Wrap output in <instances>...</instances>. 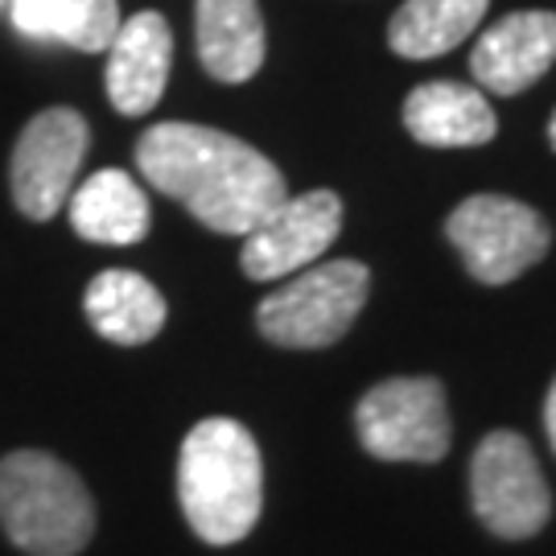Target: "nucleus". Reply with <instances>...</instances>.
<instances>
[{
  "instance_id": "nucleus-15",
  "label": "nucleus",
  "mask_w": 556,
  "mask_h": 556,
  "mask_svg": "<svg viewBox=\"0 0 556 556\" xmlns=\"http://www.w3.org/2000/svg\"><path fill=\"white\" fill-rule=\"evenodd\" d=\"M75 236L108 248H128L149 236V199L124 169H100L71 194Z\"/></svg>"
},
{
  "instance_id": "nucleus-4",
  "label": "nucleus",
  "mask_w": 556,
  "mask_h": 556,
  "mask_svg": "<svg viewBox=\"0 0 556 556\" xmlns=\"http://www.w3.org/2000/svg\"><path fill=\"white\" fill-rule=\"evenodd\" d=\"M371 273L358 260H330L293 273L289 285L260 301L256 326L273 346L321 351L346 334L367 305Z\"/></svg>"
},
{
  "instance_id": "nucleus-2",
  "label": "nucleus",
  "mask_w": 556,
  "mask_h": 556,
  "mask_svg": "<svg viewBox=\"0 0 556 556\" xmlns=\"http://www.w3.org/2000/svg\"><path fill=\"white\" fill-rule=\"evenodd\" d=\"M181 516L206 544H239L264 507V462L256 438L231 417L199 420L178 454Z\"/></svg>"
},
{
  "instance_id": "nucleus-11",
  "label": "nucleus",
  "mask_w": 556,
  "mask_h": 556,
  "mask_svg": "<svg viewBox=\"0 0 556 556\" xmlns=\"http://www.w3.org/2000/svg\"><path fill=\"white\" fill-rule=\"evenodd\" d=\"M556 62V13L519 9L495 21L470 54V75L495 96H519Z\"/></svg>"
},
{
  "instance_id": "nucleus-9",
  "label": "nucleus",
  "mask_w": 556,
  "mask_h": 556,
  "mask_svg": "<svg viewBox=\"0 0 556 556\" xmlns=\"http://www.w3.org/2000/svg\"><path fill=\"white\" fill-rule=\"evenodd\" d=\"M342 231V199L334 190H309L285 199L243 236L239 268L252 280H280L318 264Z\"/></svg>"
},
{
  "instance_id": "nucleus-18",
  "label": "nucleus",
  "mask_w": 556,
  "mask_h": 556,
  "mask_svg": "<svg viewBox=\"0 0 556 556\" xmlns=\"http://www.w3.org/2000/svg\"><path fill=\"white\" fill-rule=\"evenodd\" d=\"M544 429H548V441H553L556 450V379L553 388H548V400H544Z\"/></svg>"
},
{
  "instance_id": "nucleus-5",
  "label": "nucleus",
  "mask_w": 556,
  "mask_h": 556,
  "mask_svg": "<svg viewBox=\"0 0 556 556\" xmlns=\"http://www.w3.org/2000/svg\"><path fill=\"white\" fill-rule=\"evenodd\" d=\"M355 429L379 462H441L450 454L445 388L429 376L383 379L358 400Z\"/></svg>"
},
{
  "instance_id": "nucleus-16",
  "label": "nucleus",
  "mask_w": 556,
  "mask_h": 556,
  "mask_svg": "<svg viewBox=\"0 0 556 556\" xmlns=\"http://www.w3.org/2000/svg\"><path fill=\"white\" fill-rule=\"evenodd\" d=\"M491 0H404L388 25V46L400 59H441L457 50L486 17Z\"/></svg>"
},
{
  "instance_id": "nucleus-13",
  "label": "nucleus",
  "mask_w": 556,
  "mask_h": 556,
  "mask_svg": "<svg viewBox=\"0 0 556 556\" xmlns=\"http://www.w3.org/2000/svg\"><path fill=\"white\" fill-rule=\"evenodd\" d=\"M404 128L429 149H475L495 137L498 119L478 87L438 79L420 83L404 100Z\"/></svg>"
},
{
  "instance_id": "nucleus-14",
  "label": "nucleus",
  "mask_w": 556,
  "mask_h": 556,
  "mask_svg": "<svg viewBox=\"0 0 556 556\" xmlns=\"http://www.w3.org/2000/svg\"><path fill=\"white\" fill-rule=\"evenodd\" d=\"M83 309H87L91 330L116 346H140V342L157 338L165 314H169L157 285L128 268H108L91 280Z\"/></svg>"
},
{
  "instance_id": "nucleus-7",
  "label": "nucleus",
  "mask_w": 556,
  "mask_h": 556,
  "mask_svg": "<svg viewBox=\"0 0 556 556\" xmlns=\"http://www.w3.org/2000/svg\"><path fill=\"white\" fill-rule=\"evenodd\" d=\"M470 498L478 519L498 540L536 536L553 516V495L540 475L536 454L511 429H498L478 441L470 462Z\"/></svg>"
},
{
  "instance_id": "nucleus-19",
  "label": "nucleus",
  "mask_w": 556,
  "mask_h": 556,
  "mask_svg": "<svg viewBox=\"0 0 556 556\" xmlns=\"http://www.w3.org/2000/svg\"><path fill=\"white\" fill-rule=\"evenodd\" d=\"M548 140H553V149H556V112H553V119H548Z\"/></svg>"
},
{
  "instance_id": "nucleus-6",
  "label": "nucleus",
  "mask_w": 556,
  "mask_h": 556,
  "mask_svg": "<svg viewBox=\"0 0 556 556\" xmlns=\"http://www.w3.org/2000/svg\"><path fill=\"white\" fill-rule=\"evenodd\" d=\"M445 236L457 248L470 277L482 285H511L548 256V223L532 206L503 194H475L457 202L445 219Z\"/></svg>"
},
{
  "instance_id": "nucleus-1",
  "label": "nucleus",
  "mask_w": 556,
  "mask_h": 556,
  "mask_svg": "<svg viewBox=\"0 0 556 556\" xmlns=\"http://www.w3.org/2000/svg\"><path fill=\"white\" fill-rule=\"evenodd\" d=\"M137 169L219 236H248L289 199L280 169L260 149L206 124H153L137 140Z\"/></svg>"
},
{
  "instance_id": "nucleus-8",
  "label": "nucleus",
  "mask_w": 556,
  "mask_h": 556,
  "mask_svg": "<svg viewBox=\"0 0 556 556\" xmlns=\"http://www.w3.org/2000/svg\"><path fill=\"white\" fill-rule=\"evenodd\" d=\"M87 144L91 128L75 108H46L21 128L9 161V190L25 219L46 223L59 215Z\"/></svg>"
},
{
  "instance_id": "nucleus-12",
  "label": "nucleus",
  "mask_w": 556,
  "mask_h": 556,
  "mask_svg": "<svg viewBox=\"0 0 556 556\" xmlns=\"http://www.w3.org/2000/svg\"><path fill=\"white\" fill-rule=\"evenodd\" d=\"M194 41L211 79L248 83L268 54L260 0H194Z\"/></svg>"
},
{
  "instance_id": "nucleus-10",
  "label": "nucleus",
  "mask_w": 556,
  "mask_h": 556,
  "mask_svg": "<svg viewBox=\"0 0 556 556\" xmlns=\"http://www.w3.org/2000/svg\"><path fill=\"white\" fill-rule=\"evenodd\" d=\"M169 66H174V34L169 21L140 9L132 17L119 21L116 38L108 41V100L119 116H144L153 112L157 100L165 96L169 83Z\"/></svg>"
},
{
  "instance_id": "nucleus-3",
  "label": "nucleus",
  "mask_w": 556,
  "mask_h": 556,
  "mask_svg": "<svg viewBox=\"0 0 556 556\" xmlns=\"http://www.w3.org/2000/svg\"><path fill=\"white\" fill-rule=\"evenodd\" d=\"M0 528L29 556H79L96 536V503L62 457L13 450L0 457Z\"/></svg>"
},
{
  "instance_id": "nucleus-17",
  "label": "nucleus",
  "mask_w": 556,
  "mask_h": 556,
  "mask_svg": "<svg viewBox=\"0 0 556 556\" xmlns=\"http://www.w3.org/2000/svg\"><path fill=\"white\" fill-rule=\"evenodd\" d=\"M116 0H13V25L38 41H62L83 54H100L119 29Z\"/></svg>"
}]
</instances>
